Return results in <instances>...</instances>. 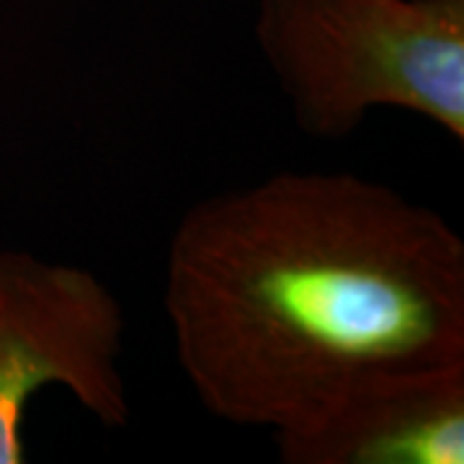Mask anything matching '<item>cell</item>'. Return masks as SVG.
I'll use <instances>...</instances> for the list:
<instances>
[{
  "mask_svg": "<svg viewBox=\"0 0 464 464\" xmlns=\"http://www.w3.org/2000/svg\"><path fill=\"white\" fill-rule=\"evenodd\" d=\"M201 408L286 431L362 382L464 364V240L346 170H282L191 204L163 282Z\"/></svg>",
  "mask_w": 464,
  "mask_h": 464,
  "instance_id": "1",
  "label": "cell"
},
{
  "mask_svg": "<svg viewBox=\"0 0 464 464\" xmlns=\"http://www.w3.org/2000/svg\"><path fill=\"white\" fill-rule=\"evenodd\" d=\"M256 44L302 132L400 109L464 142V0H258Z\"/></svg>",
  "mask_w": 464,
  "mask_h": 464,
  "instance_id": "2",
  "label": "cell"
},
{
  "mask_svg": "<svg viewBox=\"0 0 464 464\" xmlns=\"http://www.w3.org/2000/svg\"><path fill=\"white\" fill-rule=\"evenodd\" d=\"M124 310L83 266L0 250V464L26 462L24 418L57 384L106 429L132 418L121 374Z\"/></svg>",
  "mask_w": 464,
  "mask_h": 464,
  "instance_id": "3",
  "label": "cell"
},
{
  "mask_svg": "<svg viewBox=\"0 0 464 464\" xmlns=\"http://www.w3.org/2000/svg\"><path fill=\"white\" fill-rule=\"evenodd\" d=\"M274 436L284 464H462L464 364L380 374Z\"/></svg>",
  "mask_w": 464,
  "mask_h": 464,
  "instance_id": "4",
  "label": "cell"
}]
</instances>
